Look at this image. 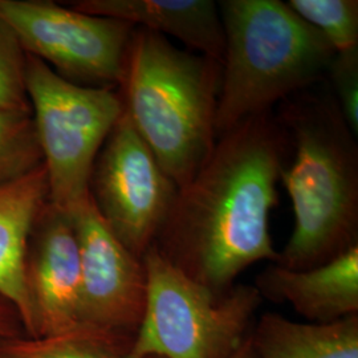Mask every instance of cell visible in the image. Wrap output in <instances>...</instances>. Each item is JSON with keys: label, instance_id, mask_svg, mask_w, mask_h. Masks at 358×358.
Segmentation results:
<instances>
[{"label": "cell", "instance_id": "obj_1", "mask_svg": "<svg viewBox=\"0 0 358 358\" xmlns=\"http://www.w3.org/2000/svg\"><path fill=\"white\" fill-rule=\"evenodd\" d=\"M291 140L271 110L217 137L205 165L178 189L155 247L192 280L226 294L244 269L275 264L269 219Z\"/></svg>", "mask_w": 358, "mask_h": 358}, {"label": "cell", "instance_id": "obj_2", "mask_svg": "<svg viewBox=\"0 0 358 358\" xmlns=\"http://www.w3.org/2000/svg\"><path fill=\"white\" fill-rule=\"evenodd\" d=\"M294 158L280 176L294 207L292 235L276 264L313 268L358 244V146L328 90H306L278 115Z\"/></svg>", "mask_w": 358, "mask_h": 358}, {"label": "cell", "instance_id": "obj_3", "mask_svg": "<svg viewBox=\"0 0 358 358\" xmlns=\"http://www.w3.org/2000/svg\"><path fill=\"white\" fill-rule=\"evenodd\" d=\"M220 84L222 63L134 28L118 93L133 127L178 189L217 143Z\"/></svg>", "mask_w": 358, "mask_h": 358}, {"label": "cell", "instance_id": "obj_4", "mask_svg": "<svg viewBox=\"0 0 358 358\" xmlns=\"http://www.w3.org/2000/svg\"><path fill=\"white\" fill-rule=\"evenodd\" d=\"M224 34L217 136L327 76L336 52L280 0H222Z\"/></svg>", "mask_w": 358, "mask_h": 358}, {"label": "cell", "instance_id": "obj_5", "mask_svg": "<svg viewBox=\"0 0 358 358\" xmlns=\"http://www.w3.org/2000/svg\"><path fill=\"white\" fill-rule=\"evenodd\" d=\"M142 260L146 306L124 358H230L242 346L262 301L256 287L215 294L170 263L155 244Z\"/></svg>", "mask_w": 358, "mask_h": 358}, {"label": "cell", "instance_id": "obj_6", "mask_svg": "<svg viewBox=\"0 0 358 358\" xmlns=\"http://www.w3.org/2000/svg\"><path fill=\"white\" fill-rule=\"evenodd\" d=\"M27 93L44 155L50 196L72 213L90 195L94 161L124 112L118 92L72 84L27 56Z\"/></svg>", "mask_w": 358, "mask_h": 358}, {"label": "cell", "instance_id": "obj_7", "mask_svg": "<svg viewBox=\"0 0 358 358\" xmlns=\"http://www.w3.org/2000/svg\"><path fill=\"white\" fill-rule=\"evenodd\" d=\"M0 16L27 55L66 81L90 88L120 87L136 27L45 0H0Z\"/></svg>", "mask_w": 358, "mask_h": 358}, {"label": "cell", "instance_id": "obj_8", "mask_svg": "<svg viewBox=\"0 0 358 358\" xmlns=\"http://www.w3.org/2000/svg\"><path fill=\"white\" fill-rule=\"evenodd\" d=\"M177 192L124 109L90 174V199L105 224L142 259L155 243Z\"/></svg>", "mask_w": 358, "mask_h": 358}, {"label": "cell", "instance_id": "obj_9", "mask_svg": "<svg viewBox=\"0 0 358 358\" xmlns=\"http://www.w3.org/2000/svg\"><path fill=\"white\" fill-rule=\"evenodd\" d=\"M68 214L80 248V324L127 341L137 332L146 306L143 260L109 230L90 195Z\"/></svg>", "mask_w": 358, "mask_h": 358}, {"label": "cell", "instance_id": "obj_10", "mask_svg": "<svg viewBox=\"0 0 358 358\" xmlns=\"http://www.w3.org/2000/svg\"><path fill=\"white\" fill-rule=\"evenodd\" d=\"M24 280L32 313L31 337L71 332L80 324L81 264L72 217L50 201L27 241Z\"/></svg>", "mask_w": 358, "mask_h": 358}, {"label": "cell", "instance_id": "obj_11", "mask_svg": "<svg viewBox=\"0 0 358 358\" xmlns=\"http://www.w3.org/2000/svg\"><path fill=\"white\" fill-rule=\"evenodd\" d=\"M256 289L287 301L313 324H328L358 313V244L313 268L269 266L256 278Z\"/></svg>", "mask_w": 358, "mask_h": 358}, {"label": "cell", "instance_id": "obj_12", "mask_svg": "<svg viewBox=\"0 0 358 358\" xmlns=\"http://www.w3.org/2000/svg\"><path fill=\"white\" fill-rule=\"evenodd\" d=\"M69 4L80 13L173 36L195 53L223 60L224 34L219 6L213 0H78Z\"/></svg>", "mask_w": 358, "mask_h": 358}, {"label": "cell", "instance_id": "obj_13", "mask_svg": "<svg viewBox=\"0 0 358 358\" xmlns=\"http://www.w3.org/2000/svg\"><path fill=\"white\" fill-rule=\"evenodd\" d=\"M48 196L45 166L0 186V294L17 309L27 336L32 333V313L24 280L27 241Z\"/></svg>", "mask_w": 358, "mask_h": 358}, {"label": "cell", "instance_id": "obj_14", "mask_svg": "<svg viewBox=\"0 0 358 358\" xmlns=\"http://www.w3.org/2000/svg\"><path fill=\"white\" fill-rule=\"evenodd\" d=\"M251 343L255 358H358V315L328 324H301L266 313Z\"/></svg>", "mask_w": 358, "mask_h": 358}, {"label": "cell", "instance_id": "obj_15", "mask_svg": "<svg viewBox=\"0 0 358 358\" xmlns=\"http://www.w3.org/2000/svg\"><path fill=\"white\" fill-rule=\"evenodd\" d=\"M129 345L128 341L81 325L57 336L23 333L1 340L0 358H124Z\"/></svg>", "mask_w": 358, "mask_h": 358}, {"label": "cell", "instance_id": "obj_16", "mask_svg": "<svg viewBox=\"0 0 358 358\" xmlns=\"http://www.w3.org/2000/svg\"><path fill=\"white\" fill-rule=\"evenodd\" d=\"M44 166L38 129L31 110L0 109V186Z\"/></svg>", "mask_w": 358, "mask_h": 358}, {"label": "cell", "instance_id": "obj_17", "mask_svg": "<svg viewBox=\"0 0 358 358\" xmlns=\"http://www.w3.org/2000/svg\"><path fill=\"white\" fill-rule=\"evenodd\" d=\"M287 4L315 27L336 53L357 50V0H289Z\"/></svg>", "mask_w": 358, "mask_h": 358}, {"label": "cell", "instance_id": "obj_18", "mask_svg": "<svg viewBox=\"0 0 358 358\" xmlns=\"http://www.w3.org/2000/svg\"><path fill=\"white\" fill-rule=\"evenodd\" d=\"M27 56L13 27L0 16V109L31 110Z\"/></svg>", "mask_w": 358, "mask_h": 358}, {"label": "cell", "instance_id": "obj_19", "mask_svg": "<svg viewBox=\"0 0 358 358\" xmlns=\"http://www.w3.org/2000/svg\"><path fill=\"white\" fill-rule=\"evenodd\" d=\"M332 94L352 133L358 136V48L336 53L327 71Z\"/></svg>", "mask_w": 358, "mask_h": 358}, {"label": "cell", "instance_id": "obj_20", "mask_svg": "<svg viewBox=\"0 0 358 358\" xmlns=\"http://www.w3.org/2000/svg\"><path fill=\"white\" fill-rule=\"evenodd\" d=\"M26 334L20 315L13 303L0 294V341Z\"/></svg>", "mask_w": 358, "mask_h": 358}, {"label": "cell", "instance_id": "obj_21", "mask_svg": "<svg viewBox=\"0 0 358 358\" xmlns=\"http://www.w3.org/2000/svg\"><path fill=\"white\" fill-rule=\"evenodd\" d=\"M230 358H255V356H254V349H252V343H251V336H248L245 338V341L242 344V346Z\"/></svg>", "mask_w": 358, "mask_h": 358}]
</instances>
